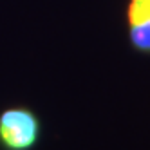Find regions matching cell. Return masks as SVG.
Instances as JSON below:
<instances>
[{"mask_svg": "<svg viewBox=\"0 0 150 150\" xmlns=\"http://www.w3.org/2000/svg\"><path fill=\"white\" fill-rule=\"evenodd\" d=\"M42 137V121L29 107L15 105L0 112V148L33 150Z\"/></svg>", "mask_w": 150, "mask_h": 150, "instance_id": "1", "label": "cell"}, {"mask_svg": "<svg viewBox=\"0 0 150 150\" xmlns=\"http://www.w3.org/2000/svg\"><path fill=\"white\" fill-rule=\"evenodd\" d=\"M125 24L130 47L150 56V0H127Z\"/></svg>", "mask_w": 150, "mask_h": 150, "instance_id": "2", "label": "cell"}]
</instances>
